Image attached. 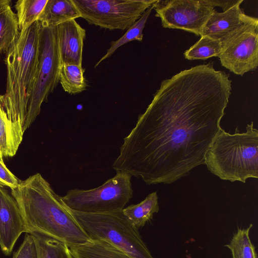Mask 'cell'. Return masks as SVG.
Wrapping results in <instances>:
<instances>
[{
    "label": "cell",
    "mask_w": 258,
    "mask_h": 258,
    "mask_svg": "<svg viewBox=\"0 0 258 258\" xmlns=\"http://www.w3.org/2000/svg\"><path fill=\"white\" fill-rule=\"evenodd\" d=\"M219 57L222 66L243 76L258 66V19L248 16L245 22L222 41Z\"/></svg>",
    "instance_id": "obj_9"
},
{
    "label": "cell",
    "mask_w": 258,
    "mask_h": 258,
    "mask_svg": "<svg viewBox=\"0 0 258 258\" xmlns=\"http://www.w3.org/2000/svg\"><path fill=\"white\" fill-rule=\"evenodd\" d=\"M208 170L223 180L245 183L258 177V131L253 123L246 132L234 134L222 128L207 151L205 163Z\"/></svg>",
    "instance_id": "obj_4"
},
{
    "label": "cell",
    "mask_w": 258,
    "mask_h": 258,
    "mask_svg": "<svg viewBox=\"0 0 258 258\" xmlns=\"http://www.w3.org/2000/svg\"><path fill=\"white\" fill-rule=\"evenodd\" d=\"M11 2L10 0H0V10L5 6L11 4Z\"/></svg>",
    "instance_id": "obj_28"
},
{
    "label": "cell",
    "mask_w": 258,
    "mask_h": 258,
    "mask_svg": "<svg viewBox=\"0 0 258 258\" xmlns=\"http://www.w3.org/2000/svg\"><path fill=\"white\" fill-rule=\"evenodd\" d=\"M154 9L163 27L183 30L199 36L215 10L208 0H158Z\"/></svg>",
    "instance_id": "obj_10"
},
{
    "label": "cell",
    "mask_w": 258,
    "mask_h": 258,
    "mask_svg": "<svg viewBox=\"0 0 258 258\" xmlns=\"http://www.w3.org/2000/svg\"><path fill=\"white\" fill-rule=\"evenodd\" d=\"M82 66L73 64H61L59 82L63 90L69 94H75L86 89L87 84Z\"/></svg>",
    "instance_id": "obj_20"
},
{
    "label": "cell",
    "mask_w": 258,
    "mask_h": 258,
    "mask_svg": "<svg viewBox=\"0 0 258 258\" xmlns=\"http://www.w3.org/2000/svg\"><path fill=\"white\" fill-rule=\"evenodd\" d=\"M29 233L45 235L69 247L92 240L82 228L50 184L40 173L19 180L11 190Z\"/></svg>",
    "instance_id": "obj_2"
},
{
    "label": "cell",
    "mask_w": 258,
    "mask_h": 258,
    "mask_svg": "<svg viewBox=\"0 0 258 258\" xmlns=\"http://www.w3.org/2000/svg\"><path fill=\"white\" fill-rule=\"evenodd\" d=\"M61 62L58 49L56 27L40 24L39 59L37 75L23 127L25 132L33 122L59 82Z\"/></svg>",
    "instance_id": "obj_7"
},
{
    "label": "cell",
    "mask_w": 258,
    "mask_h": 258,
    "mask_svg": "<svg viewBox=\"0 0 258 258\" xmlns=\"http://www.w3.org/2000/svg\"><path fill=\"white\" fill-rule=\"evenodd\" d=\"M40 23L34 22L19 34L6 53V90L0 103L8 118L23 127L38 72Z\"/></svg>",
    "instance_id": "obj_3"
},
{
    "label": "cell",
    "mask_w": 258,
    "mask_h": 258,
    "mask_svg": "<svg viewBox=\"0 0 258 258\" xmlns=\"http://www.w3.org/2000/svg\"><path fill=\"white\" fill-rule=\"evenodd\" d=\"M13 258H37L35 239L31 234L26 233L24 239Z\"/></svg>",
    "instance_id": "obj_25"
},
{
    "label": "cell",
    "mask_w": 258,
    "mask_h": 258,
    "mask_svg": "<svg viewBox=\"0 0 258 258\" xmlns=\"http://www.w3.org/2000/svg\"><path fill=\"white\" fill-rule=\"evenodd\" d=\"M222 49V42L207 36H201L195 44L184 52L185 58L192 60L206 59L219 57Z\"/></svg>",
    "instance_id": "obj_23"
},
{
    "label": "cell",
    "mask_w": 258,
    "mask_h": 258,
    "mask_svg": "<svg viewBox=\"0 0 258 258\" xmlns=\"http://www.w3.org/2000/svg\"><path fill=\"white\" fill-rule=\"evenodd\" d=\"M56 27L61 64H73L82 66L86 30L75 20L65 21Z\"/></svg>",
    "instance_id": "obj_12"
},
{
    "label": "cell",
    "mask_w": 258,
    "mask_h": 258,
    "mask_svg": "<svg viewBox=\"0 0 258 258\" xmlns=\"http://www.w3.org/2000/svg\"><path fill=\"white\" fill-rule=\"evenodd\" d=\"M24 133L22 125L8 118L0 103V155L14 156L22 142Z\"/></svg>",
    "instance_id": "obj_14"
},
{
    "label": "cell",
    "mask_w": 258,
    "mask_h": 258,
    "mask_svg": "<svg viewBox=\"0 0 258 258\" xmlns=\"http://www.w3.org/2000/svg\"><path fill=\"white\" fill-rule=\"evenodd\" d=\"M69 210L91 240L105 241L131 258H153L138 229L122 210L92 214Z\"/></svg>",
    "instance_id": "obj_5"
},
{
    "label": "cell",
    "mask_w": 258,
    "mask_h": 258,
    "mask_svg": "<svg viewBox=\"0 0 258 258\" xmlns=\"http://www.w3.org/2000/svg\"><path fill=\"white\" fill-rule=\"evenodd\" d=\"M35 241L37 258H74L64 242L38 233H31Z\"/></svg>",
    "instance_id": "obj_19"
},
{
    "label": "cell",
    "mask_w": 258,
    "mask_h": 258,
    "mask_svg": "<svg viewBox=\"0 0 258 258\" xmlns=\"http://www.w3.org/2000/svg\"><path fill=\"white\" fill-rule=\"evenodd\" d=\"M48 0H19L15 5L20 31L27 29L38 19Z\"/></svg>",
    "instance_id": "obj_22"
},
{
    "label": "cell",
    "mask_w": 258,
    "mask_h": 258,
    "mask_svg": "<svg viewBox=\"0 0 258 258\" xmlns=\"http://www.w3.org/2000/svg\"><path fill=\"white\" fill-rule=\"evenodd\" d=\"M157 0H72L80 18L110 30L128 29Z\"/></svg>",
    "instance_id": "obj_8"
},
{
    "label": "cell",
    "mask_w": 258,
    "mask_h": 258,
    "mask_svg": "<svg viewBox=\"0 0 258 258\" xmlns=\"http://www.w3.org/2000/svg\"><path fill=\"white\" fill-rule=\"evenodd\" d=\"M80 18L72 0H48L38 20L41 25L55 26Z\"/></svg>",
    "instance_id": "obj_15"
},
{
    "label": "cell",
    "mask_w": 258,
    "mask_h": 258,
    "mask_svg": "<svg viewBox=\"0 0 258 258\" xmlns=\"http://www.w3.org/2000/svg\"><path fill=\"white\" fill-rule=\"evenodd\" d=\"M74 258H131L118 248L102 240L69 247Z\"/></svg>",
    "instance_id": "obj_16"
},
{
    "label": "cell",
    "mask_w": 258,
    "mask_h": 258,
    "mask_svg": "<svg viewBox=\"0 0 258 258\" xmlns=\"http://www.w3.org/2000/svg\"><path fill=\"white\" fill-rule=\"evenodd\" d=\"M241 2L230 9L219 13L215 10L204 25L200 36H207L221 41L240 27L246 20L245 15L240 7Z\"/></svg>",
    "instance_id": "obj_13"
},
{
    "label": "cell",
    "mask_w": 258,
    "mask_h": 258,
    "mask_svg": "<svg viewBox=\"0 0 258 258\" xmlns=\"http://www.w3.org/2000/svg\"><path fill=\"white\" fill-rule=\"evenodd\" d=\"M159 210L157 194L153 192L140 203L124 208L122 212L131 223L139 229L151 219Z\"/></svg>",
    "instance_id": "obj_17"
},
{
    "label": "cell",
    "mask_w": 258,
    "mask_h": 258,
    "mask_svg": "<svg viewBox=\"0 0 258 258\" xmlns=\"http://www.w3.org/2000/svg\"><path fill=\"white\" fill-rule=\"evenodd\" d=\"M210 4L213 6L221 7L223 12H225L235 6L241 0H232V1H220V0H208Z\"/></svg>",
    "instance_id": "obj_27"
},
{
    "label": "cell",
    "mask_w": 258,
    "mask_h": 258,
    "mask_svg": "<svg viewBox=\"0 0 258 258\" xmlns=\"http://www.w3.org/2000/svg\"><path fill=\"white\" fill-rule=\"evenodd\" d=\"M157 2L150 7L140 19L127 29V31L122 36L117 40L111 42L110 46L107 49L106 54L96 63L95 68L98 67L102 61L110 57L121 46L134 40L142 41L143 38V31L145 24L152 10L154 9Z\"/></svg>",
    "instance_id": "obj_21"
},
{
    "label": "cell",
    "mask_w": 258,
    "mask_h": 258,
    "mask_svg": "<svg viewBox=\"0 0 258 258\" xmlns=\"http://www.w3.org/2000/svg\"><path fill=\"white\" fill-rule=\"evenodd\" d=\"M132 176L116 171V175L93 189L69 190L61 197L69 209L85 213H104L122 210L133 196Z\"/></svg>",
    "instance_id": "obj_6"
},
{
    "label": "cell",
    "mask_w": 258,
    "mask_h": 258,
    "mask_svg": "<svg viewBox=\"0 0 258 258\" xmlns=\"http://www.w3.org/2000/svg\"><path fill=\"white\" fill-rule=\"evenodd\" d=\"M252 227L250 224L246 229L238 228L230 243L225 245L231 250L232 258H257L255 246L249 235Z\"/></svg>",
    "instance_id": "obj_24"
},
{
    "label": "cell",
    "mask_w": 258,
    "mask_h": 258,
    "mask_svg": "<svg viewBox=\"0 0 258 258\" xmlns=\"http://www.w3.org/2000/svg\"><path fill=\"white\" fill-rule=\"evenodd\" d=\"M19 180L6 166L3 157L0 155V187H8L11 190L16 188Z\"/></svg>",
    "instance_id": "obj_26"
},
{
    "label": "cell",
    "mask_w": 258,
    "mask_h": 258,
    "mask_svg": "<svg viewBox=\"0 0 258 258\" xmlns=\"http://www.w3.org/2000/svg\"><path fill=\"white\" fill-rule=\"evenodd\" d=\"M19 33L16 14L7 5L0 10V54L8 51Z\"/></svg>",
    "instance_id": "obj_18"
},
{
    "label": "cell",
    "mask_w": 258,
    "mask_h": 258,
    "mask_svg": "<svg viewBox=\"0 0 258 258\" xmlns=\"http://www.w3.org/2000/svg\"><path fill=\"white\" fill-rule=\"evenodd\" d=\"M231 81L212 63L163 81L112 165L147 184H170L205 163L220 132Z\"/></svg>",
    "instance_id": "obj_1"
},
{
    "label": "cell",
    "mask_w": 258,
    "mask_h": 258,
    "mask_svg": "<svg viewBox=\"0 0 258 258\" xmlns=\"http://www.w3.org/2000/svg\"><path fill=\"white\" fill-rule=\"evenodd\" d=\"M29 233L16 200L11 193L0 187V246L9 255L19 236Z\"/></svg>",
    "instance_id": "obj_11"
}]
</instances>
